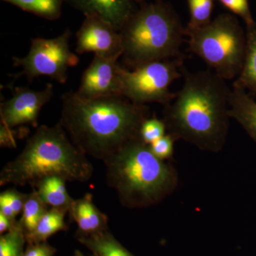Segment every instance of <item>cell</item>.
Wrapping results in <instances>:
<instances>
[{
	"instance_id": "6da1fadb",
	"label": "cell",
	"mask_w": 256,
	"mask_h": 256,
	"mask_svg": "<svg viewBox=\"0 0 256 256\" xmlns=\"http://www.w3.org/2000/svg\"><path fill=\"white\" fill-rule=\"evenodd\" d=\"M62 100L58 124L86 156L102 161L140 138L141 126L149 116L146 105L134 104L122 96L87 99L68 92Z\"/></svg>"
},
{
	"instance_id": "7a4b0ae2",
	"label": "cell",
	"mask_w": 256,
	"mask_h": 256,
	"mask_svg": "<svg viewBox=\"0 0 256 256\" xmlns=\"http://www.w3.org/2000/svg\"><path fill=\"white\" fill-rule=\"evenodd\" d=\"M182 87L164 106L170 134L208 150L223 146L228 128L232 89L212 70L191 73L184 67Z\"/></svg>"
},
{
	"instance_id": "3957f363",
	"label": "cell",
	"mask_w": 256,
	"mask_h": 256,
	"mask_svg": "<svg viewBox=\"0 0 256 256\" xmlns=\"http://www.w3.org/2000/svg\"><path fill=\"white\" fill-rule=\"evenodd\" d=\"M92 174V162L74 146L60 124L41 126L28 138L21 153L2 168L0 186L28 184L35 188L50 176L86 182Z\"/></svg>"
},
{
	"instance_id": "277c9868",
	"label": "cell",
	"mask_w": 256,
	"mask_h": 256,
	"mask_svg": "<svg viewBox=\"0 0 256 256\" xmlns=\"http://www.w3.org/2000/svg\"><path fill=\"white\" fill-rule=\"evenodd\" d=\"M104 162L108 184L128 208L154 204L174 188V172L141 138L128 142Z\"/></svg>"
},
{
	"instance_id": "5b68a950",
	"label": "cell",
	"mask_w": 256,
	"mask_h": 256,
	"mask_svg": "<svg viewBox=\"0 0 256 256\" xmlns=\"http://www.w3.org/2000/svg\"><path fill=\"white\" fill-rule=\"evenodd\" d=\"M124 63L132 69L156 60L182 56L185 36L172 5L162 0L149 2L136 8L120 30Z\"/></svg>"
},
{
	"instance_id": "8992f818",
	"label": "cell",
	"mask_w": 256,
	"mask_h": 256,
	"mask_svg": "<svg viewBox=\"0 0 256 256\" xmlns=\"http://www.w3.org/2000/svg\"><path fill=\"white\" fill-rule=\"evenodd\" d=\"M190 50L224 80L238 76L246 52V33L238 18L228 13L217 16L206 26L185 28Z\"/></svg>"
},
{
	"instance_id": "52a82bcc",
	"label": "cell",
	"mask_w": 256,
	"mask_h": 256,
	"mask_svg": "<svg viewBox=\"0 0 256 256\" xmlns=\"http://www.w3.org/2000/svg\"><path fill=\"white\" fill-rule=\"evenodd\" d=\"M184 56L156 60L133 69H120V95L139 105L156 102L166 106L174 99L170 87L181 77Z\"/></svg>"
},
{
	"instance_id": "ba28073f",
	"label": "cell",
	"mask_w": 256,
	"mask_h": 256,
	"mask_svg": "<svg viewBox=\"0 0 256 256\" xmlns=\"http://www.w3.org/2000/svg\"><path fill=\"white\" fill-rule=\"evenodd\" d=\"M70 30H65L52 38H35L32 40L30 52L23 58L13 57L15 66L22 68L15 77L26 76L32 80L37 77H50L60 84H65L68 69L78 64L79 58L70 50Z\"/></svg>"
},
{
	"instance_id": "9c48e42d",
	"label": "cell",
	"mask_w": 256,
	"mask_h": 256,
	"mask_svg": "<svg viewBox=\"0 0 256 256\" xmlns=\"http://www.w3.org/2000/svg\"><path fill=\"white\" fill-rule=\"evenodd\" d=\"M54 96V86L48 84L42 90H34L28 87H16L13 95L0 106L1 124L14 128L18 126H38V118L44 106Z\"/></svg>"
},
{
	"instance_id": "30bf717a",
	"label": "cell",
	"mask_w": 256,
	"mask_h": 256,
	"mask_svg": "<svg viewBox=\"0 0 256 256\" xmlns=\"http://www.w3.org/2000/svg\"><path fill=\"white\" fill-rule=\"evenodd\" d=\"M76 52L118 60L124 53L122 37L110 23L96 15H86L76 33Z\"/></svg>"
},
{
	"instance_id": "8fae6325",
	"label": "cell",
	"mask_w": 256,
	"mask_h": 256,
	"mask_svg": "<svg viewBox=\"0 0 256 256\" xmlns=\"http://www.w3.org/2000/svg\"><path fill=\"white\" fill-rule=\"evenodd\" d=\"M116 58L94 56V60L82 74L76 94L87 99L120 95V69Z\"/></svg>"
},
{
	"instance_id": "7c38bea8",
	"label": "cell",
	"mask_w": 256,
	"mask_h": 256,
	"mask_svg": "<svg viewBox=\"0 0 256 256\" xmlns=\"http://www.w3.org/2000/svg\"><path fill=\"white\" fill-rule=\"evenodd\" d=\"M84 16L96 15L120 30L136 10L133 0H64Z\"/></svg>"
},
{
	"instance_id": "4fadbf2b",
	"label": "cell",
	"mask_w": 256,
	"mask_h": 256,
	"mask_svg": "<svg viewBox=\"0 0 256 256\" xmlns=\"http://www.w3.org/2000/svg\"><path fill=\"white\" fill-rule=\"evenodd\" d=\"M68 212L78 226L77 234L90 235L108 230V218L94 204L90 194L74 200Z\"/></svg>"
},
{
	"instance_id": "5bb4252c",
	"label": "cell",
	"mask_w": 256,
	"mask_h": 256,
	"mask_svg": "<svg viewBox=\"0 0 256 256\" xmlns=\"http://www.w3.org/2000/svg\"><path fill=\"white\" fill-rule=\"evenodd\" d=\"M229 117L238 121L256 142V100L242 88L234 86L229 98Z\"/></svg>"
},
{
	"instance_id": "9a60e30c",
	"label": "cell",
	"mask_w": 256,
	"mask_h": 256,
	"mask_svg": "<svg viewBox=\"0 0 256 256\" xmlns=\"http://www.w3.org/2000/svg\"><path fill=\"white\" fill-rule=\"evenodd\" d=\"M66 182L60 176H50L41 180L35 188L48 206L68 212L74 200L67 192Z\"/></svg>"
},
{
	"instance_id": "2e32d148",
	"label": "cell",
	"mask_w": 256,
	"mask_h": 256,
	"mask_svg": "<svg viewBox=\"0 0 256 256\" xmlns=\"http://www.w3.org/2000/svg\"><path fill=\"white\" fill-rule=\"evenodd\" d=\"M246 52L242 70L233 86L256 96V22L246 26Z\"/></svg>"
},
{
	"instance_id": "e0dca14e",
	"label": "cell",
	"mask_w": 256,
	"mask_h": 256,
	"mask_svg": "<svg viewBox=\"0 0 256 256\" xmlns=\"http://www.w3.org/2000/svg\"><path fill=\"white\" fill-rule=\"evenodd\" d=\"M76 238L92 252L94 256H133L108 230L90 235L77 234Z\"/></svg>"
},
{
	"instance_id": "ac0fdd59",
	"label": "cell",
	"mask_w": 256,
	"mask_h": 256,
	"mask_svg": "<svg viewBox=\"0 0 256 256\" xmlns=\"http://www.w3.org/2000/svg\"><path fill=\"white\" fill-rule=\"evenodd\" d=\"M66 212L52 208L42 216L33 232L25 234L26 244H36L46 242L47 239L57 232L68 229L64 217Z\"/></svg>"
},
{
	"instance_id": "d6986e66",
	"label": "cell",
	"mask_w": 256,
	"mask_h": 256,
	"mask_svg": "<svg viewBox=\"0 0 256 256\" xmlns=\"http://www.w3.org/2000/svg\"><path fill=\"white\" fill-rule=\"evenodd\" d=\"M18 6L23 11L50 21L62 16L64 0H2Z\"/></svg>"
},
{
	"instance_id": "ffe728a7",
	"label": "cell",
	"mask_w": 256,
	"mask_h": 256,
	"mask_svg": "<svg viewBox=\"0 0 256 256\" xmlns=\"http://www.w3.org/2000/svg\"><path fill=\"white\" fill-rule=\"evenodd\" d=\"M48 205L42 200L35 188L28 194L24 205L22 217L18 220L25 234L33 232L40 220L48 210Z\"/></svg>"
},
{
	"instance_id": "44dd1931",
	"label": "cell",
	"mask_w": 256,
	"mask_h": 256,
	"mask_svg": "<svg viewBox=\"0 0 256 256\" xmlns=\"http://www.w3.org/2000/svg\"><path fill=\"white\" fill-rule=\"evenodd\" d=\"M26 244L25 232L20 222L0 237V256H23Z\"/></svg>"
},
{
	"instance_id": "7402d4cb",
	"label": "cell",
	"mask_w": 256,
	"mask_h": 256,
	"mask_svg": "<svg viewBox=\"0 0 256 256\" xmlns=\"http://www.w3.org/2000/svg\"><path fill=\"white\" fill-rule=\"evenodd\" d=\"M186 2L190 14L186 28L194 30L210 23L214 0H186Z\"/></svg>"
},
{
	"instance_id": "603a6c76",
	"label": "cell",
	"mask_w": 256,
	"mask_h": 256,
	"mask_svg": "<svg viewBox=\"0 0 256 256\" xmlns=\"http://www.w3.org/2000/svg\"><path fill=\"white\" fill-rule=\"evenodd\" d=\"M166 124L164 121L152 118H146L141 126L140 136L146 144H150L165 134Z\"/></svg>"
},
{
	"instance_id": "cb8c5ba5",
	"label": "cell",
	"mask_w": 256,
	"mask_h": 256,
	"mask_svg": "<svg viewBox=\"0 0 256 256\" xmlns=\"http://www.w3.org/2000/svg\"><path fill=\"white\" fill-rule=\"evenodd\" d=\"M224 8L232 12L236 16L242 18L246 26L255 22L252 18L248 0H218Z\"/></svg>"
},
{
	"instance_id": "d4e9b609",
	"label": "cell",
	"mask_w": 256,
	"mask_h": 256,
	"mask_svg": "<svg viewBox=\"0 0 256 256\" xmlns=\"http://www.w3.org/2000/svg\"><path fill=\"white\" fill-rule=\"evenodd\" d=\"M175 138L171 134H164L158 140L149 144L152 152L162 160L168 159L173 154Z\"/></svg>"
},
{
	"instance_id": "484cf974",
	"label": "cell",
	"mask_w": 256,
	"mask_h": 256,
	"mask_svg": "<svg viewBox=\"0 0 256 256\" xmlns=\"http://www.w3.org/2000/svg\"><path fill=\"white\" fill-rule=\"evenodd\" d=\"M1 124L0 126V144L2 148H16V139L24 137L28 132V128H22L18 130Z\"/></svg>"
},
{
	"instance_id": "4316f807",
	"label": "cell",
	"mask_w": 256,
	"mask_h": 256,
	"mask_svg": "<svg viewBox=\"0 0 256 256\" xmlns=\"http://www.w3.org/2000/svg\"><path fill=\"white\" fill-rule=\"evenodd\" d=\"M28 194L21 193L16 190H8L2 192L0 198L4 200L13 208L16 216L22 212L24 205Z\"/></svg>"
},
{
	"instance_id": "83f0119b",
	"label": "cell",
	"mask_w": 256,
	"mask_h": 256,
	"mask_svg": "<svg viewBox=\"0 0 256 256\" xmlns=\"http://www.w3.org/2000/svg\"><path fill=\"white\" fill-rule=\"evenodd\" d=\"M18 222H13L6 216L0 213V234L3 235L12 228Z\"/></svg>"
},
{
	"instance_id": "f1b7e54d",
	"label": "cell",
	"mask_w": 256,
	"mask_h": 256,
	"mask_svg": "<svg viewBox=\"0 0 256 256\" xmlns=\"http://www.w3.org/2000/svg\"><path fill=\"white\" fill-rule=\"evenodd\" d=\"M44 242L36 244H28L23 256H40L43 249Z\"/></svg>"
},
{
	"instance_id": "f546056e",
	"label": "cell",
	"mask_w": 256,
	"mask_h": 256,
	"mask_svg": "<svg viewBox=\"0 0 256 256\" xmlns=\"http://www.w3.org/2000/svg\"><path fill=\"white\" fill-rule=\"evenodd\" d=\"M56 252L55 248L46 242H44L43 249L40 256H54Z\"/></svg>"
},
{
	"instance_id": "4dcf8cb0",
	"label": "cell",
	"mask_w": 256,
	"mask_h": 256,
	"mask_svg": "<svg viewBox=\"0 0 256 256\" xmlns=\"http://www.w3.org/2000/svg\"><path fill=\"white\" fill-rule=\"evenodd\" d=\"M134 3L138 4H143V3L149 2L158 1V0H133Z\"/></svg>"
},
{
	"instance_id": "1f68e13d",
	"label": "cell",
	"mask_w": 256,
	"mask_h": 256,
	"mask_svg": "<svg viewBox=\"0 0 256 256\" xmlns=\"http://www.w3.org/2000/svg\"><path fill=\"white\" fill-rule=\"evenodd\" d=\"M74 256H84L82 255V252H79V250H76L75 255H74Z\"/></svg>"
}]
</instances>
